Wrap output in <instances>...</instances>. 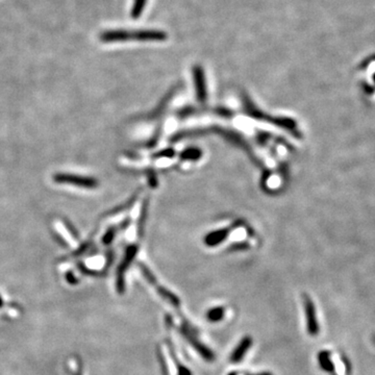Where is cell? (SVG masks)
<instances>
[{
    "mask_svg": "<svg viewBox=\"0 0 375 375\" xmlns=\"http://www.w3.org/2000/svg\"><path fill=\"white\" fill-rule=\"evenodd\" d=\"M167 38L168 35L165 31L157 29H111L100 35V39L104 42H161Z\"/></svg>",
    "mask_w": 375,
    "mask_h": 375,
    "instance_id": "cell-1",
    "label": "cell"
},
{
    "mask_svg": "<svg viewBox=\"0 0 375 375\" xmlns=\"http://www.w3.org/2000/svg\"><path fill=\"white\" fill-rule=\"evenodd\" d=\"M53 180H54V182H56L58 184H66V185L68 184V185H72V186H76V187H81V188H87V189H92L97 186V182L94 179L83 177V176L73 175V174H66V173L55 174Z\"/></svg>",
    "mask_w": 375,
    "mask_h": 375,
    "instance_id": "cell-2",
    "label": "cell"
},
{
    "mask_svg": "<svg viewBox=\"0 0 375 375\" xmlns=\"http://www.w3.org/2000/svg\"><path fill=\"white\" fill-rule=\"evenodd\" d=\"M140 265V268H141V270H142V272H143V274H144V277H145V279L156 289V291H157V293L165 299V300H167L168 302H170V303H171L172 305H174V306H180V304H181V301H180V298L176 296V295H174L173 293H171V292H170L169 290H167V289H165L164 287H162V286H160L159 284H157V282H156V280H155V278L153 277V274L151 273V272L146 268V266L145 265H143V264H139Z\"/></svg>",
    "mask_w": 375,
    "mask_h": 375,
    "instance_id": "cell-3",
    "label": "cell"
},
{
    "mask_svg": "<svg viewBox=\"0 0 375 375\" xmlns=\"http://www.w3.org/2000/svg\"><path fill=\"white\" fill-rule=\"evenodd\" d=\"M181 333H182V335L183 337H185L186 338V340L188 341V342L195 348V350L199 353V354H201V357L204 359V360H206V361H208V362H213L214 361V359H215V356H214V353L209 349V348H207L206 346H204L203 344H201L200 342H199V341L189 331V330H187L186 328H184V326L181 328Z\"/></svg>",
    "mask_w": 375,
    "mask_h": 375,
    "instance_id": "cell-4",
    "label": "cell"
},
{
    "mask_svg": "<svg viewBox=\"0 0 375 375\" xmlns=\"http://www.w3.org/2000/svg\"><path fill=\"white\" fill-rule=\"evenodd\" d=\"M193 78L195 83L196 94L199 101H204L207 98V86H206V76H204L203 69L201 66H195L193 68Z\"/></svg>",
    "mask_w": 375,
    "mask_h": 375,
    "instance_id": "cell-5",
    "label": "cell"
},
{
    "mask_svg": "<svg viewBox=\"0 0 375 375\" xmlns=\"http://www.w3.org/2000/svg\"><path fill=\"white\" fill-rule=\"evenodd\" d=\"M252 345V339L250 337H244L239 345L235 347V349L232 351L230 356V362L231 363H239L243 360L246 352Z\"/></svg>",
    "mask_w": 375,
    "mask_h": 375,
    "instance_id": "cell-6",
    "label": "cell"
},
{
    "mask_svg": "<svg viewBox=\"0 0 375 375\" xmlns=\"http://www.w3.org/2000/svg\"><path fill=\"white\" fill-rule=\"evenodd\" d=\"M304 304H305L306 319H308V329L311 334H316V332H318V324H317L316 317H315L314 305H313L311 299L308 297H305Z\"/></svg>",
    "mask_w": 375,
    "mask_h": 375,
    "instance_id": "cell-7",
    "label": "cell"
},
{
    "mask_svg": "<svg viewBox=\"0 0 375 375\" xmlns=\"http://www.w3.org/2000/svg\"><path fill=\"white\" fill-rule=\"evenodd\" d=\"M147 5V0H133V4L130 11V17L133 20H137L143 14Z\"/></svg>",
    "mask_w": 375,
    "mask_h": 375,
    "instance_id": "cell-8",
    "label": "cell"
},
{
    "mask_svg": "<svg viewBox=\"0 0 375 375\" xmlns=\"http://www.w3.org/2000/svg\"><path fill=\"white\" fill-rule=\"evenodd\" d=\"M168 346H169V350H170V354H171V358L173 360V362L176 364V369H177V374L179 375H192L191 371L186 368L185 365L181 364L177 357H176V353L174 352V347L172 345V343L170 342V341L168 340Z\"/></svg>",
    "mask_w": 375,
    "mask_h": 375,
    "instance_id": "cell-9",
    "label": "cell"
},
{
    "mask_svg": "<svg viewBox=\"0 0 375 375\" xmlns=\"http://www.w3.org/2000/svg\"><path fill=\"white\" fill-rule=\"evenodd\" d=\"M224 314L225 309L222 308V306H217V308H213L208 311L206 317L210 322H219L224 318Z\"/></svg>",
    "mask_w": 375,
    "mask_h": 375,
    "instance_id": "cell-10",
    "label": "cell"
},
{
    "mask_svg": "<svg viewBox=\"0 0 375 375\" xmlns=\"http://www.w3.org/2000/svg\"><path fill=\"white\" fill-rule=\"evenodd\" d=\"M226 234V230H220L218 232H214L213 234H211L210 236H208L207 239V244L209 245H215L217 243H219V241H221L222 239L225 236Z\"/></svg>",
    "mask_w": 375,
    "mask_h": 375,
    "instance_id": "cell-11",
    "label": "cell"
},
{
    "mask_svg": "<svg viewBox=\"0 0 375 375\" xmlns=\"http://www.w3.org/2000/svg\"><path fill=\"white\" fill-rule=\"evenodd\" d=\"M249 375H273L270 372H261V373H258V374H249Z\"/></svg>",
    "mask_w": 375,
    "mask_h": 375,
    "instance_id": "cell-12",
    "label": "cell"
},
{
    "mask_svg": "<svg viewBox=\"0 0 375 375\" xmlns=\"http://www.w3.org/2000/svg\"><path fill=\"white\" fill-rule=\"evenodd\" d=\"M228 375H238V373H236V372H231V373H229Z\"/></svg>",
    "mask_w": 375,
    "mask_h": 375,
    "instance_id": "cell-13",
    "label": "cell"
}]
</instances>
